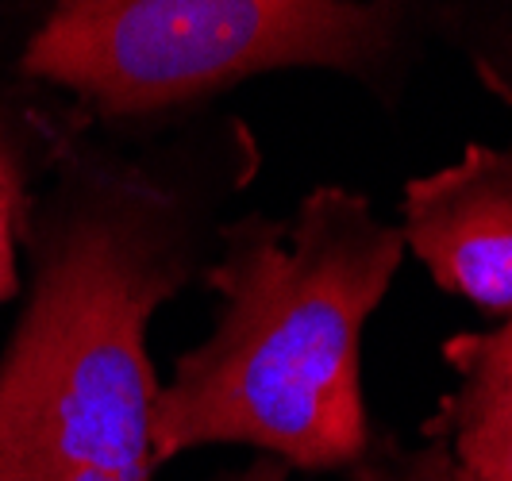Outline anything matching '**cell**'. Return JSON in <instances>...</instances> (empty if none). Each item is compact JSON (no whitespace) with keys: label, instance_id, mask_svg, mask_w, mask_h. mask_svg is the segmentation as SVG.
I'll list each match as a JSON object with an SVG mask.
<instances>
[{"label":"cell","instance_id":"277c9868","mask_svg":"<svg viewBox=\"0 0 512 481\" xmlns=\"http://www.w3.org/2000/svg\"><path fill=\"white\" fill-rule=\"evenodd\" d=\"M405 251L443 293L489 320L512 316V143H470L459 162L412 178L401 197Z\"/></svg>","mask_w":512,"mask_h":481},{"label":"cell","instance_id":"5b68a950","mask_svg":"<svg viewBox=\"0 0 512 481\" xmlns=\"http://www.w3.org/2000/svg\"><path fill=\"white\" fill-rule=\"evenodd\" d=\"M439 355L455 385L416 443L374 435L351 481H512V316L451 335Z\"/></svg>","mask_w":512,"mask_h":481},{"label":"cell","instance_id":"6da1fadb","mask_svg":"<svg viewBox=\"0 0 512 481\" xmlns=\"http://www.w3.org/2000/svg\"><path fill=\"white\" fill-rule=\"evenodd\" d=\"M258 170L255 127L228 104L147 131L74 108L0 347V481H154L151 320L201 285Z\"/></svg>","mask_w":512,"mask_h":481},{"label":"cell","instance_id":"52a82bcc","mask_svg":"<svg viewBox=\"0 0 512 481\" xmlns=\"http://www.w3.org/2000/svg\"><path fill=\"white\" fill-rule=\"evenodd\" d=\"M432 39L459 54L489 97L512 104V0H432Z\"/></svg>","mask_w":512,"mask_h":481},{"label":"cell","instance_id":"ba28073f","mask_svg":"<svg viewBox=\"0 0 512 481\" xmlns=\"http://www.w3.org/2000/svg\"><path fill=\"white\" fill-rule=\"evenodd\" d=\"M39 8H43V0H0V62L16 58Z\"/></svg>","mask_w":512,"mask_h":481},{"label":"cell","instance_id":"9c48e42d","mask_svg":"<svg viewBox=\"0 0 512 481\" xmlns=\"http://www.w3.org/2000/svg\"><path fill=\"white\" fill-rule=\"evenodd\" d=\"M289 474H293L289 462H282V458L274 455H258L243 470H228V474H220V478L212 481H289Z\"/></svg>","mask_w":512,"mask_h":481},{"label":"cell","instance_id":"3957f363","mask_svg":"<svg viewBox=\"0 0 512 481\" xmlns=\"http://www.w3.org/2000/svg\"><path fill=\"white\" fill-rule=\"evenodd\" d=\"M432 43V0H43L12 70L93 124L147 131L282 70L397 112Z\"/></svg>","mask_w":512,"mask_h":481},{"label":"cell","instance_id":"7a4b0ae2","mask_svg":"<svg viewBox=\"0 0 512 481\" xmlns=\"http://www.w3.org/2000/svg\"><path fill=\"white\" fill-rule=\"evenodd\" d=\"M370 197L316 185L293 216L239 212L201 274L212 331L151 405L154 466L239 443L293 470H355L374 447L362 339L405 262Z\"/></svg>","mask_w":512,"mask_h":481},{"label":"cell","instance_id":"8992f818","mask_svg":"<svg viewBox=\"0 0 512 481\" xmlns=\"http://www.w3.org/2000/svg\"><path fill=\"white\" fill-rule=\"evenodd\" d=\"M74 104L0 62V308L24 289L31 204L51 174Z\"/></svg>","mask_w":512,"mask_h":481}]
</instances>
